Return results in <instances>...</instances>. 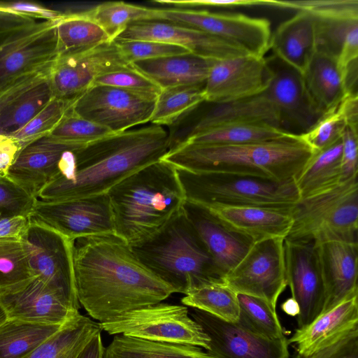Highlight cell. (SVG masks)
Returning a JSON list of instances; mask_svg holds the SVG:
<instances>
[{"label":"cell","mask_w":358,"mask_h":358,"mask_svg":"<svg viewBox=\"0 0 358 358\" xmlns=\"http://www.w3.org/2000/svg\"><path fill=\"white\" fill-rule=\"evenodd\" d=\"M358 327V294L347 297L329 311L320 314L308 325L297 329L288 343L296 353L307 356L336 342Z\"/></svg>","instance_id":"4316f807"},{"label":"cell","mask_w":358,"mask_h":358,"mask_svg":"<svg viewBox=\"0 0 358 358\" xmlns=\"http://www.w3.org/2000/svg\"><path fill=\"white\" fill-rule=\"evenodd\" d=\"M62 325L8 318L0 324V358L25 357Z\"/></svg>","instance_id":"8d00e7d4"},{"label":"cell","mask_w":358,"mask_h":358,"mask_svg":"<svg viewBox=\"0 0 358 358\" xmlns=\"http://www.w3.org/2000/svg\"><path fill=\"white\" fill-rule=\"evenodd\" d=\"M316 245L325 289L322 314L358 294V243L331 241Z\"/></svg>","instance_id":"d4e9b609"},{"label":"cell","mask_w":358,"mask_h":358,"mask_svg":"<svg viewBox=\"0 0 358 358\" xmlns=\"http://www.w3.org/2000/svg\"><path fill=\"white\" fill-rule=\"evenodd\" d=\"M101 331L99 322L78 313L24 358H76Z\"/></svg>","instance_id":"1f68e13d"},{"label":"cell","mask_w":358,"mask_h":358,"mask_svg":"<svg viewBox=\"0 0 358 358\" xmlns=\"http://www.w3.org/2000/svg\"><path fill=\"white\" fill-rule=\"evenodd\" d=\"M292 358H358V327L311 355L302 356L296 352Z\"/></svg>","instance_id":"816d5d0a"},{"label":"cell","mask_w":358,"mask_h":358,"mask_svg":"<svg viewBox=\"0 0 358 358\" xmlns=\"http://www.w3.org/2000/svg\"><path fill=\"white\" fill-rule=\"evenodd\" d=\"M171 135L162 126H150L111 134L74 152V165L38 196L43 201L80 199L106 194L120 181L166 155Z\"/></svg>","instance_id":"7a4b0ae2"},{"label":"cell","mask_w":358,"mask_h":358,"mask_svg":"<svg viewBox=\"0 0 358 358\" xmlns=\"http://www.w3.org/2000/svg\"><path fill=\"white\" fill-rule=\"evenodd\" d=\"M50 69L27 73L1 85L0 116L22 94L48 79Z\"/></svg>","instance_id":"f907efd6"},{"label":"cell","mask_w":358,"mask_h":358,"mask_svg":"<svg viewBox=\"0 0 358 358\" xmlns=\"http://www.w3.org/2000/svg\"><path fill=\"white\" fill-rule=\"evenodd\" d=\"M154 21L195 29L218 37L248 55L264 57L270 49V22L242 13H220L203 8H156Z\"/></svg>","instance_id":"9c48e42d"},{"label":"cell","mask_w":358,"mask_h":358,"mask_svg":"<svg viewBox=\"0 0 358 358\" xmlns=\"http://www.w3.org/2000/svg\"><path fill=\"white\" fill-rule=\"evenodd\" d=\"M315 52L338 59L348 45H358L357 0H310Z\"/></svg>","instance_id":"cb8c5ba5"},{"label":"cell","mask_w":358,"mask_h":358,"mask_svg":"<svg viewBox=\"0 0 358 358\" xmlns=\"http://www.w3.org/2000/svg\"><path fill=\"white\" fill-rule=\"evenodd\" d=\"M342 138L316 151L295 179L300 199L334 187L342 182Z\"/></svg>","instance_id":"d6a6232c"},{"label":"cell","mask_w":358,"mask_h":358,"mask_svg":"<svg viewBox=\"0 0 358 358\" xmlns=\"http://www.w3.org/2000/svg\"><path fill=\"white\" fill-rule=\"evenodd\" d=\"M231 122H263L279 129L276 113L263 92L259 94L236 101L216 104L191 127L188 131L173 142L170 150L194 134L216 125Z\"/></svg>","instance_id":"f546056e"},{"label":"cell","mask_w":358,"mask_h":358,"mask_svg":"<svg viewBox=\"0 0 358 358\" xmlns=\"http://www.w3.org/2000/svg\"><path fill=\"white\" fill-rule=\"evenodd\" d=\"M205 208L228 227L253 242L271 238L285 239L292 224V207L213 206Z\"/></svg>","instance_id":"484cf974"},{"label":"cell","mask_w":358,"mask_h":358,"mask_svg":"<svg viewBox=\"0 0 358 358\" xmlns=\"http://www.w3.org/2000/svg\"><path fill=\"white\" fill-rule=\"evenodd\" d=\"M92 85L119 87L153 99H157L161 91L157 85L132 66L102 75L94 80Z\"/></svg>","instance_id":"681fc988"},{"label":"cell","mask_w":358,"mask_h":358,"mask_svg":"<svg viewBox=\"0 0 358 358\" xmlns=\"http://www.w3.org/2000/svg\"><path fill=\"white\" fill-rule=\"evenodd\" d=\"M131 66L115 41H109L86 52L58 57L51 66L48 80L54 97L76 99L98 77Z\"/></svg>","instance_id":"9a60e30c"},{"label":"cell","mask_w":358,"mask_h":358,"mask_svg":"<svg viewBox=\"0 0 358 358\" xmlns=\"http://www.w3.org/2000/svg\"><path fill=\"white\" fill-rule=\"evenodd\" d=\"M270 49L273 55L302 73L315 52L311 13L299 10L282 22L271 34Z\"/></svg>","instance_id":"f1b7e54d"},{"label":"cell","mask_w":358,"mask_h":358,"mask_svg":"<svg viewBox=\"0 0 358 358\" xmlns=\"http://www.w3.org/2000/svg\"><path fill=\"white\" fill-rule=\"evenodd\" d=\"M73 265L80 306L99 322L162 302L176 293L116 235L76 240Z\"/></svg>","instance_id":"6da1fadb"},{"label":"cell","mask_w":358,"mask_h":358,"mask_svg":"<svg viewBox=\"0 0 358 358\" xmlns=\"http://www.w3.org/2000/svg\"><path fill=\"white\" fill-rule=\"evenodd\" d=\"M358 128L346 126L342 134V182L357 177Z\"/></svg>","instance_id":"f5cc1de1"},{"label":"cell","mask_w":358,"mask_h":358,"mask_svg":"<svg viewBox=\"0 0 358 358\" xmlns=\"http://www.w3.org/2000/svg\"><path fill=\"white\" fill-rule=\"evenodd\" d=\"M189 313L209 337L210 349L206 351L213 355L219 358H289L285 336L266 338L196 308H191Z\"/></svg>","instance_id":"ac0fdd59"},{"label":"cell","mask_w":358,"mask_h":358,"mask_svg":"<svg viewBox=\"0 0 358 358\" xmlns=\"http://www.w3.org/2000/svg\"><path fill=\"white\" fill-rule=\"evenodd\" d=\"M41 20L0 6V45L12 35Z\"/></svg>","instance_id":"db71d44e"},{"label":"cell","mask_w":358,"mask_h":358,"mask_svg":"<svg viewBox=\"0 0 358 358\" xmlns=\"http://www.w3.org/2000/svg\"><path fill=\"white\" fill-rule=\"evenodd\" d=\"M30 218L46 224L69 238L116 235L108 194L61 200H36Z\"/></svg>","instance_id":"7c38bea8"},{"label":"cell","mask_w":358,"mask_h":358,"mask_svg":"<svg viewBox=\"0 0 358 358\" xmlns=\"http://www.w3.org/2000/svg\"><path fill=\"white\" fill-rule=\"evenodd\" d=\"M156 99L119 87L92 85L76 99L73 110L116 134L150 122Z\"/></svg>","instance_id":"4fadbf2b"},{"label":"cell","mask_w":358,"mask_h":358,"mask_svg":"<svg viewBox=\"0 0 358 358\" xmlns=\"http://www.w3.org/2000/svg\"><path fill=\"white\" fill-rule=\"evenodd\" d=\"M292 224L285 239L315 245L358 243L357 177L302 199L292 207Z\"/></svg>","instance_id":"8992f818"},{"label":"cell","mask_w":358,"mask_h":358,"mask_svg":"<svg viewBox=\"0 0 358 358\" xmlns=\"http://www.w3.org/2000/svg\"><path fill=\"white\" fill-rule=\"evenodd\" d=\"M239 306L238 324L262 336L279 338L284 336L276 310L264 299L237 294Z\"/></svg>","instance_id":"7bdbcfd3"},{"label":"cell","mask_w":358,"mask_h":358,"mask_svg":"<svg viewBox=\"0 0 358 358\" xmlns=\"http://www.w3.org/2000/svg\"><path fill=\"white\" fill-rule=\"evenodd\" d=\"M36 200L6 176L0 177V220L16 216L30 217Z\"/></svg>","instance_id":"c3c4849f"},{"label":"cell","mask_w":358,"mask_h":358,"mask_svg":"<svg viewBox=\"0 0 358 358\" xmlns=\"http://www.w3.org/2000/svg\"><path fill=\"white\" fill-rule=\"evenodd\" d=\"M338 107L346 126L358 128V94H345Z\"/></svg>","instance_id":"91938a15"},{"label":"cell","mask_w":358,"mask_h":358,"mask_svg":"<svg viewBox=\"0 0 358 358\" xmlns=\"http://www.w3.org/2000/svg\"><path fill=\"white\" fill-rule=\"evenodd\" d=\"M54 98L48 79L24 92L0 116V135L9 136L25 126Z\"/></svg>","instance_id":"60d3db41"},{"label":"cell","mask_w":358,"mask_h":358,"mask_svg":"<svg viewBox=\"0 0 358 358\" xmlns=\"http://www.w3.org/2000/svg\"><path fill=\"white\" fill-rule=\"evenodd\" d=\"M282 310L287 315L292 317L297 316L300 308L296 301L292 298H288L280 306Z\"/></svg>","instance_id":"6125c7cd"},{"label":"cell","mask_w":358,"mask_h":358,"mask_svg":"<svg viewBox=\"0 0 358 358\" xmlns=\"http://www.w3.org/2000/svg\"><path fill=\"white\" fill-rule=\"evenodd\" d=\"M264 57L245 55L213 60L204 85L205 101L222 104L251 97L267 87Z\"/></svg>","instance_id":"d6986e66"},{"label":"cell","mask_w":358,"mask_h":358,"mask_svg":"<svg viewBox=\"0 0 358 358\" xmlns=\"http://www.w3.org/2000/svg\"><path fill=\"white\" fill-rule=\"evenodd\" d=\"M131 247L141 262L176 293L185 295L222 279L183 208L155 234Z\"/></svg>","instance_id":"5b68a950"},{"label":"cell","mask_w":358,"mask_h":358,"mask_svg":"<svg viewBox=\"0 0 358 358\" xmlns=\"http://www.w3.org/2000/svg\"><path fill=\"white\" fill-rule=\"evenodd\" d=\"M0 6L18 13L33 15L43 20H56L62 15L60 12L30 3H0Z\"/></svg>","instance_id":"6f0895ef"},{"label":"cell","mask_w":358,"mask_h":358,"mask_svg":"<svg viewBox=\"0 0 358 358\" xmlns=\"http://www.w3.org/2000/svg\"><path fill=\"white\" fill-rule=\"evenodd\" d=\"M117 38L147 40L173 44L185 48L193 55L211 60L248 55L236 45L215 36L163 21L132 22Z\"/></svg>","instance_id":"ffe728a7"},{"label":"cell","mask_w":358,"mask_h":358,"mask_svg":"<svg viewBox=\"0 0 358 358\" xmlns=\"http://www.w3.org/2000/svg\"><path fill=\"white\" fill-rule=\"evenodd\" d=\"M301 137L289 134L237 145L182 143L162 158L176 168L259 178L279 182L295 180L315 153Z\"/></svg>","instance_id":"3957f363"},{"label":"cell","mask_w":358,"mask_h":358,"mask_svg":"<svg viewBox=\"0 0 358 358\" xmlns=\"http://www.w3.org/2000/svg\"><path fill=\"white\" fill-rule=\"evenodd\" d=\"M58 57L80 53L110 41L83 12L62 13L56 24Z\"/></svg>","instance_id":"e575fe53"},{"label":"cell","mask_w":358,"mask_h":358,"mask_svg":"<svg viewBox=\"0 0 358 358\" xmlns=\"http://www.w3.org/2000/svg\"><path fill=\"white\" fill-rule=\"evenodd\" d=\"M85 145L44 136L18 152L6 176L38 199L41 190L59 176L64 154Z\"/></svg>","instance_id":"44dd1931"},{"label":"cell","mask_w":358,"mask_h":358,"mask_svg":"<svg viewBox=\"0 0 358 358\" xmlns=\"http://www.w3.org/2000/svg\"><path fill=\"white\" fill-rule=\"evenodd\" d=\"M288 135L289 134L263 122H231L216 125L194 134L182 143L237 145L271 141Z\"/></svg>","instance_id":"d590c367"},{"label":"cell","mask_w":358,"mask_h":358,"mask_svg":"<svg viewBox=\"0 0 358 358\" xmlns=\"http://www.w3.org/2000/svg\"><path fill=\"white\" fill-rule=\"evenodd\" d=\"M7 319V315L0 303V324Z\"/></svg>","instance_id":"be15d7a7"},{"label":"cell","mask_w":358,"mask_h":358,"mask_svg":"<svg viewBox=\"0 0 358 358\" xmlns=\"http://www.w3.org/2000/svg\"><path fill=\"white\" fill-rule=\"evenodd\" d=\"M204 85H190L161 90L150 122L171 125L205 101Z\"/></svg>","instance_id":"ab89813d"},{"label":"cell","mask_w":358,"mask_h":358,"mask_svg":"<svg viewBox=\"0 0 358 358\" xmlns=\"http://www.w3.org/2000/svg\"><path fill=\"white\" fill-rule=\"evenodd\" d=\"M187 307L206 312L227 322L236 323L239 317L237 294L222 279L196 287L181 299Z\"/></svg>","instance_id":"74e56055"},{"label":"cell","mask_w":358,"mask_h":358,"mask_svg":"<svg viewBox=\"0 0 358 358\" xmlns=\"http://www.w3.org/2000/svg\"><path fill=\"white\" fill-rule=\"evenodd\" d=\"M7 317L29 322L62 325L79 313L36 276L0 294Z\"/></svg>","instance_id":"7402d4cb"},{"label":"cell","mask_w":358,"mask_h":358,"mask_svg":"<svg viewBox=\"0 0 358 358\" xmlns=\"http://www.w3.org/2000/svg\"><path fill=\"white\" fill-rule=\"evenodd\" d=\"M103 358H219L202 348L116 335L105 348Z\"/></svg>","instance_id":"836d02e7"},{"label":"cell","mask_w":358,"mask_h":358,"mask_svg":"<svg viewBox=\"0 0 358 358\" xmlns=\"http://www.w3.org/2000/svg\"><path fill=\"white\" fill-rule=\"evenodd\" d=\"M186 201L204 207L255 206L292 208L300 199L295 181L279 182L229 173L176 168Z\"/></svg>","instance_id":"52a82bcc"},{"label":"cell","mask_w":358,"mask_h":358,"mask_svg":"<svg viewBox=\"0 0 358 358\" xmlns=\"http://www.w3.org/2000/svg\"><path fill=\"white\" fill-rule=\"evenodd\" d=\"M111 134L108 129L77 115L72 108L50 135L66 142L87 144Z\"/></svg>","instance_id":"f6af8a7d"},{"label":"cell","mask_w":358,"mask_h":358,"mask_svg":"<svg viewBox=\"0 0 358 358\" xmlns=\"http://www.w3.org/2000/svg\"><path fill=\"white\" fill-rule=\"evenodd\" d=\"M30 223V217L16 216L0 220L1 238H22Z\"/></svg>","instance_id":"9f6ffc18"},{"label":"cell","mask_w":358,"mask_h":358,"mask_svg":"<svg viewBox=\"0 0 358 358\" xmlns=\"http://www.w3.org/2000/svg\"><path fill=\"white\" fill-rule=\"evenodd\" d=\"M284 255L287 286L300 308L297 329L303 328L322 313L325 289L317 245L310 242L285 239Z\"/></svg>","instance_id":"e0dca14e"},{"label":"cell","mask_w":358,"mask_h":358,"mask_svg":"<svg viewBox=\"0 0 358 358\" xmlns=\"http://www.w3.org/2000/svg\"><path fill=\"white\" fill-rule=\"evenodd\" d=\"M264 59L269 80L264 92L276 113L279 129L301 136L322 115L310 101L300 71L273 54Z\"/></svg>","instance_id":"5bb4252c"},{"label":"cell","mask_w":358,"mask_h":358,"mask_svg":"<svg viewBox=\"0 0 358 358\" xmlns=\"http://www.w3.org/2000/svg\"><path fill=\"white\" fill-rule=\"evenodd\" d=\"M285 239L254 242L240 262L222 278L236 294L266 301L273 309L287 287L284 255Z\"/></svg>","instance_id":"8fae6325"},{"label":"cell","mask_w":358,"mask_h":358,"mask_svg":"<svg viewBox=\"0 0 358 358\" xmlns=\"http://www.w3.org/2000/svg\"><path fill=\"white\" fill-rule=\"evenodd\" d=\"M59 18L41 20L0 45V85L19 76L52 66L58 57L56 24Z\"/></svg>","instance_id":"2e32d148"},{"label":"cell","mask_w":358,"mask_h":358,"mask_svg":"<svg viewBox=\"0 0 358 358\" xmlns=\"http://www.w3.org/2000/svg\"><path fill=\"white\" fill-rule=\"evenodd\" d=\"M158 3L173 4L174 8H200L251 7L258 6H272L271 0H194V1H157Z\"/></svg>","instance_id":"11a10c76"},{"label":"cell","mask_w":358,"mask_h":358,"mask_svg":"<svg viewBox=\"0 0 358 358\" xmlns=\"http://www.w3.org/2000/svg\"><path fill=\"white\" fill-rule=\"evenodd\" d=\"M345 127L346 123L338 104L324 113L301 137L313 150L320 151L341 138Z\"/></svg>","instance_id":"bcb514c9"},{"label":"cell","mask_w":358,"mask_h":358,"mask_svg":"<svg viewBox=\"0 0 358 358\" xmlns=\"http://www.w3.org/2000/svg\"><path fill=\"white\" fill-rule=\"evenodd\" d=\"M183 211L208 251L221 278L243 258L254 243L233 230L206 208L186 201Z\"/></svg>","instance_id":"603a6c76"},{"label":"cell","mask_w":358,"mask_h":358,"mask_svg":"<svg viewBox=\"0 0 358 358\" xmlns=\"http://www.w3.org/2000/svg\"><path fill=\"white\" fill-rule=\"evenodd\" d=\"M76 99L54 97L25 126L8 136L17 142L21 150L34 141L50 135L73 108Z\"/></svg>","instance_id":"ee69618b"},{"label":"cell","mask_w":358,"mask_h":358,"mask_svg":"<svg viewBox=\"0 0 358 358\" xmlns=\"http://www.w3.org/2000/svg\"><path fill=\"white\" fill-rule=\"evenodd\" d=\"M20 151L17 142L11 137H0V176H6L17 155Z\"/></svg>","instance_id":"680465c9"},{"label":"cell","mask_w":358,"mask_h":358,"mask_svg":"<svg viewBox=\"0 0 358 358\" xmlns=\"http://www.w3.org/2000/svg\"><path fill=\"white\" fill-rule=\"evenodd\" d=\"M1 135H0V137H1ZM1 177V176H0Z\"/></svg>","instance_id":"e7e4bbea"},{"label":"cell","mask_w":358,"mask_h":358,"mask_svg":"<svg viewBox=\"0 0 358 358\" xmlns=\"http://www.w3.org/2000/svg\"><path fill=\"white\" fill-rule=\"evenodd\" d=\"M114 41L122 57L129 64L141 60L190 53L182 47L154 41L116 38Z\"/></svg>","instance_id":"7dc6e473"},{"label":"cell","mask_w":358,"mask_h":358,"mask_svg":"<svg viewBox=\"0 0 358 358\" xmlns=\"http://www.w3.org/2000/svg\"><path fill=\"white\" fill-rule=\"evenodd\" d=\"M107 194L115 234L130 245L160 230L186 201L176 168L163 159L131 174Z\"/></svg>","instance_id":"277c9868"},{"label":"cell","mask_w":358,"mask_h":358,"mask_svg":"<svg viewBox=\"0 0 358 358\" xmlns=\"http://www.w3.org/2000/svg\"><path fill=\"white\" fill-rule=\"evenodd\" d=\"M28 246L22 238L0 239V294L32 278Z\"/></svg>","instance_id":"b9f144b4"},{"label":"cell","mask_w":358,"mask_h":358,"mask_svg":"<svg viewBox=\"0 0 358 358\" xmlns=\"http://www.w3.org/2000/svg\"><path fill=\"white\" fill-rule=\"evenodd\" d=\"M301 74L307 94L322 115L345 95L341 70L333 57L315 52Z\"/></svg>","instance_id":"4dcf8cb0"},{"label":"cell","mask_w":358,"mask_h":358,"mask_svg":"<svg viewBox=\"0 0 358 358\" xmlns=\"http://www.w3.org/2000/svg\"><path fill=\"white\" fill-rule=\"evenodd\" d=\"M22 238L29 248L34 275L78 310L80 306L76 294L73 265L75 241L31 218Z\"/></svg>","instance_id":"30bf717a"},{"label":"cell","mask_w":358,"mask_h":358,"mask_svg":"<svg viewBox=\"0 0 358 358\" xmlns=\"http://www.w3.org/2000/svg\"><path fill=\"white\" fill-rule=\"evenodd\" d=\"M104 350L101 334L99 332L85 345L76 358H103Z\"/></svg>","instance_id":"94428289"},{"label":"cell","mask_w":358,"mask_h":358,"mask_svg":"<svg viewBox=\"0 0 358 358\" xmlns=\"http://www.w3.org/2000/svg\"><path fill=\"white\" fill-rule=\"evenodd\" d=\"M110 335L210 349V338L182 305L158 303L99 322Z\"/></svg>","instance_id":"ba28073f"},{"label":"cell","mask_w":358,"mask_h":358,"mask_svg":"<svg viewBox=\"0 0 358 358\" xmlns=\"http://www.w3.org/2000/svg\"><path fill=\"white\" fill-rule=\"evenodd\" d=\"M83 13L105 31L110 41H113L131 23L155 20L156 8L124 1H108Z\"/></svg>","instance_id":"f35d334b"},{"label":"cell","mask_w":358,"mask_h":358,"mask_svg":"<svg viewBox=\"0 0 358 358\" xmlns=\"http://www.w3.org/2000/svg\"><path fill=\"white\" fill-rule=\"evenodd\" d=\"M213 61L189 53L138 61L131 66L162 90L205 85Z\"/></svg>","instance_id":"83f0119b"}]
</instances>
